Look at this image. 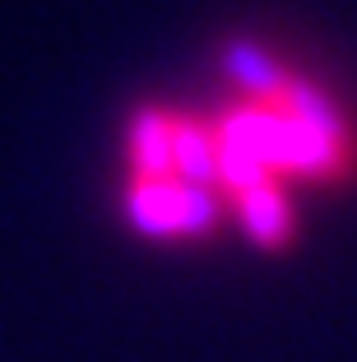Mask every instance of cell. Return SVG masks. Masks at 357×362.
Returning <instances> with one entry per match:
<instances>
[{"label":"cell","mask_w":357,"mask_h":362,"mask_svg":"<svg viewBox=\"0 0 357 362\" xmlns=\"http://www.w3.org/2000/svg\"><path fill=\"white\" fill-rule=\"evenodd\" d=\"M121 218L144 242L190 246L228 223V200L213 186H195L181 177H126L121 181Z\"/></svg>","instance_id":"cell-1"},{"label":"cell","mask_w":357,"mask_h":362,"mask_svg":"<svg viewBox=\"0 0 357 362\" xmlns=\"http://www.w3.org/2000/svg\"><path fill=\"white\" fill-rule=\"evenodd\" d=\"M228 218L246 233V242L260 251H288L302 233V214H297V195L283 181H264L251 191L228 200Z\"/></svg>","instance_id":"cell-2"},{"label":"cell","mask_w":357,"mask_h":362,"mask_svg":"<svg viewBox=\"0 0 357 362\" xmlns=\"http://www.w3.org/2000/svg\"><path fill=\"white\" fill-rule=\"evenodd\" d=\"M177 103H139L121 126L126 177H172L177 153Z\"/></svg>","instance_id":"cell-3"}]
</instances>
